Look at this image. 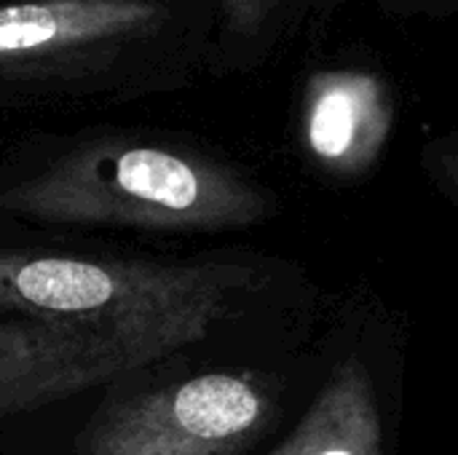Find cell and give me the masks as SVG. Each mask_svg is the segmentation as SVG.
<instances>
[{"label": "cell", "instance_id": "1", "mask_svg": "<svg viewBox=\"0 0 458 455\" xmlns=\"http://www.w3.org/2000/svg\"><path fill=\"white\" fill-rule=\"evenodd\" d=\"M0 206L40 223L148 231L250 228L274 212L268 196L231 169L115 131L62 145L32 174L3 188Z\"/></svg>", "mask_w": 458, "mask_h": 455}, {"label": "cell", "instance_id": "2", "mask_svg": "<svg viewBox=\"0 0 458 455\" xmlns=\"http://www.w3.org/2000/svg\"><path fill=\"white\" fill-rule=\"evenodd\" d=\"M166 46V0H3L0 102L131 94Z\"/></svg>", "mask_w": 458, "mask_h": 455}, {"label": "cell", "instance_id": "3", "mask_svg": "<svg viewBox=\"0 0 458 455\" xmlns=\"http://www.w3.org/2000/svg\"><path fill=\"white\" fill-rule=\"evenodd\" d=\"M228 306L145 316L0 319V421L35 413L153 365L209 335Z\"/></svg>", "mask_w": 458, "mask_h": 455}, {"label": "cell", "instance_id": "4", "mask_svg": "<svg viewBox=\"0 0 458 455\" xmlns=\"http://www.w3.org/2000/svg\"><path fill=\"white\" fill-rule=\"evenodd\" d=\"M252 274L228 263L166 265L0 249V311L30 316H145L228 306Z\"/></svg>", "mask_w": 458, "mask_h": 455}, {"label": "cell", "instance_id": "5", "mask_svg": "<svg viewBox=\"0 0 458 455\" xmlns=\"http://www.w3.org/2000/svg\"><path fill=\"white\" fill-rule=\"evenodd\" d=\"M271 418L250 378L209 373L102 408L81 432L78 455H236Z\"/></svg>", "mask_w": 458, "mask_h": 455}, {"label": "cell", "instance_id": "6", "mask_svg": "<svg viewBox=\"0 0 458 455\" xmlns=\"http://www.w3.org/2000/svg\"><path fill=\"white\" fill-rule=\"evenodd\" d=\"M378 400L360 359H346L298 429L268 455H384Z\"/></svg>", "mask_w": 458, "mask_h": 455}, {"label": "cell", "instance_id": "7", "mask_svg": "<svg viewBox=\"0 0 458 455\" xmlns=\"http://www.w3.org/2000/svg\"><path fill=\"white\" fill-rule=\"evenodd\" d=\"M362 129L365 113L362 102L349 88L325 91L309 118V145L327 164L341 169H354L362 150Z\"/></svg>", "mask_w": 458, "mask_h": 455}, {"label": "cell", "instance_id": "8", "mask_svg": "<svg viewBox=\"0 0 458 455\" xmlns=\"http://www.w3.org/2000/svg\"><path fill=\"white\" fill-rule=\"evenodd\" d=\"M435 177L445 185V190L458 201V150L440 153L435 164Z\"/></svg>", "mask_w": 458, "mask_h": 455}, {"label": "cell", "instance_id": "9", "mask_svg": "<svg viewBox=\"0 0 458 455\" xmlns=\"http://www.w3.org/2000/svg\"><path fill=\"white\" fill-rule=\"evenodd\" d=\"M0 3H3V0H0Z\"/></svg>", "mask_w": 458, "mask_h": 455}]
</instances>
